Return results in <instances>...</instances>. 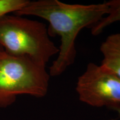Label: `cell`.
I'll list each match as a JSON object with an SVG mask.
<instances>
[{"instance_id": "cell-1", "label": "cell", "mask_w": 120, "mask_h": 120, "mask_svg": "<svg viewBox=\"0 0 120 120\" xmlns=\"http://www.w3.org/2000/svg\"><path fill=\"white\" fill-rule=\"evenodd\" d=\"M107 2L91 4H68L58 0L28 1L25 7L15 12L18 16H34L49 22V36H58L61 45L58 56L49 67L50 76L62 74L75 60L76 40L84 28H91L106 16Z\"/></svg>"}, {"instance_id": "cell-2", "label": "cell", "mask_w": 120, "mask_h": 120, "mask_svg": "<svg viewBox=\"0 0 120 120\" xmlns=\"http://www.w3.org/2000/svg\"><path fill=\"white\" fill-rule=\"evenodd\" d=\"M0 45L8 55L45 66L59 52L45 23L16 15L0 17Z\"/></svg>"}, {"instance_id": "cell-3", "label": "cell", "mask_w": 120, "mask_h": 120, "mask_svg": "<svg viewBox=\"0 0 120 120\" xmlns=\"http://www.w3.org/2000/svg\"><path fill=\"white\" fill-rule=\"evenodd\" d=\"M50 77L46 66L4 51L0 55V108L10 106L21 94L45 97Z\"/></svg>"}, {"instance_id": "cell-4", "label": "cell", "mask_w": 120, "mask_h": 120, "mask_svg": "<svg viewBox=\"0 0 120 120\" xmlns=\"http://www.w3.org/2000/svg\"><path fill=\"white\" fill-rule=\"evenodd\" d=\"M76 90L79 100L89 106L120 107V78L102 64L89 63L78 78Z\"/></svg>"}, {"instance_id": "cell-5", "label": "cell", "mask_w": 120, "mask_h": 120, "mask_svg": "<svg viewBox=\"0 0 120 120\" xmlns=\"http://www.w3.org/2000/svg\"><path fill=\"white\" fill-rule=\"evenodd\" d=\"M102 65L120 78V32L111 34L102 43Z\"/></svg>"}, {"instance_id": "cell-6", "label": "cell", "mask_w": 120, "mask_h": 120, "mask_svg": "<svg viewBox=\"0 0 120 120\" xmlns=\"http://www.w3.org/2000/svg\"><path fill=\"white\" fill-rule=\"evenodd\" d=\"M107 2L109 4L108 13L91 28L92 35H99L108 26L116 22H120V0H111Z\"/></svg>"}, {"instance_id": "cell-7", "label": "cell", "mask_w": 120, "mask_h": 120, "mask_svg": "<svg viewBox=\"0 0 120 120\" xmlns=\"http://www.w3.org/2000/svg\"><path fill=\"white\" fill-rule=\"evenodd\" d=\"M28 0H0V17L15 13L26 5Z\"/></svg>"}, {"instance_id": "cell-8", "label": "cell", "mask_w": 120, "mask_h": 120, "mask_svg": "<svg viewBox=\"0 0 120 120\" xmlns=\"http://www.w3.org/2000/svg\"><path fill=\"white\" fill-rule=\"evenodd\" d=\"M115 110H116V111L118 112V115H119V116H120V107L117 108V109H115Z\"/></svg>"}, {"instance_id": "cell-9", "label": "cell", "mask_w": 120, "mask_h": 120, "mask_svg": "<svg viewBox=\"0 0 120 120\" xmlns=\"http://www.w3.org/2000/svg\"><path fill=\"white\" fill-rule=\"evenodd\" d=\"M4 51V49H3V48L1 47V45H0V55H1V54Z\"/></svg>"}]
</instances>
